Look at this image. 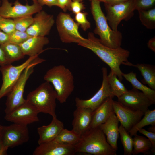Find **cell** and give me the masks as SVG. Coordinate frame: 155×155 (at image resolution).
<instances>
[{
	"mask_svg": "<svg viewBox=\"0 0 155 155\" xmlns=\"http://www.w3.org/2000/svg\"><path fill=\"white\" fill-rule=\"evenodd\" d=\"M117 78V75L111 71L107 75L111 92L114 96H116L118 98L125 93L128 90Z\"/></svg>",
	"mask_w": 155,
	"mask_h": 155,
	"instance_id": "f1b7e54d",
	"label": "cell"
},
{
	"mask_svg": "<svg viewBox=\"0 0 155 155\" xmlns=\"http://www.w3.org/2000/svg\"><path fill=\"white\" fill-rule=\"evenodd\" d=\"M104 5L108 24L115 31L118 30V27L121 21L130 19L135 10L134 0L112 5L104 3Z\"/></svg>",
	"mask_w": 155,
	"mask_h": 155,
	"instance_id": "ba28073f",
	"label": "cell"
},
{
	"mask_svg": "<svg viewBox=\"0 0 155 155\" xmlns=\"http://www.w3.org/2000/svg\"><path fill=\"white\" fill-rule=\"evenodd\" d=\"M119 133L123 146L124 155H131L133 149V138L121 125L119 127Z\"/></svg>",
	"mask_w": 155,
	"mask_h": 155,
	"instance_id": "4dcf8cb0",
	"label": "cell"
},
{
	"mask_svg": "<svg viewBox=\"0 0 155 155\" xmlns=\"http://www.w3.org/2000/svg\"><path fill=\"white\" fill-rule=\"evenodd\" d=\"M138 131L148 138L152 145L151 152L152 153H154L155 152V133L147 131L143 128L140 129Z\"/></svg>",
	"mask_w": 155,
	"mask_h": 155,
	"instance_id": "74e56055",
	"label": "cell"
},
{
	"mask_svg": "<svg viewBox=\"0 0 155 155\" xmlns=\"http://www.w3.org/2000/svg\"><path fill=\"white\" fill-rule=\"evenodd\" d=\"M149 131L155 133V125H152L148 129Z\"/></svg>",
	"mask_w": 155,
	"mask_h": 155,
	"instance_id": "bcb514c9",
	"label": "cell"
},
{
	"mask_svg": "<svg viewBox=\"0 0 155 155\" xmlns=\"http://www.w3.org/2000/svg\"><path fill=\"white\" fill-rule=\"evenodd\" d=\"M45 61L38 57L36 58L24 70L19 78L7 95L4 110L5 114L9 113L20 106L26 100L23 94L26 82L33 73L34 68L36 65Z\"/></svg>",
	"mask_w": 155,
	"mask_h": 155,
	"instance_id": "8992f818",
	"label": "cell"
},
{
	"mask_svg": "<svg viewBox=\"0 0 155 155\" xmlns=\"http://www.w3.org/2000/svg\"></svg>",
	"mask_w": 155,
	"mask_h": 155,
	"instance_id": "681fc988",
	"label": "cell"
},
{
	"mask_svg": "<svg viewBox=\"0 0 155 155\" xmlns=\"http://www.w3.org/2000/svg\"><path fill=\"white\" fill-rule=\"evenodd\" d=\"M33 2L37 3L42 7L46 5L49 7L56 6L58 7L57 0H32Z\"/></svg>",
	"mask_w": 155,
	"mask_h": 155,
	"instance_id": "f35d334b",
	"label": "cell"
},
{
	"mask_svg": "<svg viewBox=\"0 0 155 155\" xmlns=\"http://www.w3.org/2000/svg\"><path fill=\"white\" fill-rule=\"evenodd\" d=\"M84 0H72L70 5V10L75 14L82 12L85 9Z\"/></svg>",
	"mask_w": 155,
	"mask_h": 155,
	"instance_id": "8d00e7d4",
	"label": "cell"
},
{
	"mask_svg": "<svg viewBox=\"0 0 155 155\" xmlns=\"http://www.w3.org/2000/svg\"><path fill=\"white\" fill-rule=\"evenodd\" d=\"M139 18L142 25L147 29L155 28V8L153 7L148 10H137Z\"/></svg>",
	"mask_w": 155,
	"mask_h": 155,
	"instance_id": "f546056e",
	"label": "cell"
},
{
	"mask_svg": "<svg viewBox=\"0 0 155 155\" xmlns=\"http://www.w3.org/2000/svg\"><path fill=\"white\" fill-rule=\"evenodd\" d=\"M76 153L75 146L61 144L54 140L44 143L37 147L33 155H73Z\"/></svg>",
	"mask_w": 155,
	"mask_h": 155,
	"instance_id": "e0dca14e",
	"label": "cell"
},
{
	"mask_svg": "<svg viewBox=\"0 0 155 155\" xmlns=\"http://www.w3.org/2000/svg\"><path fill=\"white\" fill-rule=\"evenodd\" d=\"M76 107L73 113L72 130L81 136L90 128L93 111L88 108Z\"/></svg>",
	"mask_w": 155,
	"mask_h": 155,
	"instance_id": "ac0fdd59",
	"label": "cell"
},
{
	"mask_svg": "<svg viewBox=\"0 0 155 155\" xmlns=\"http://www.w3.org/2000/svg\"><path fill=\"white\" fill-rule=\"evenodd\" d=\"M8 35L9 42L19 45L31 36L26 32H22L16 30Z\"/></svg>",
	"mask_w": 155,
	"mask_h": 155,
	"instance_id": "d6a6232c",
	"label": "cell"
},
{
	"mask_svg": "<svg viewBox=\"0 0 155 155\" xmlns=\"http://www.w3.org/2000/svg\"><path fill=\"white\" fill-rule=\"evenodd\" d=\"M39 55L29 57L25 61L19 65L14 66L11 64L1 66L0 71L2 75V83L0 88V100L7 95L24 70L38 57Z\"/></svg>",
	"mask_w": 155,
	"mask_h": 155,
	"instance_id": "9c48e42d",
	"label": "cell"
},
{
	"mask_svg": "<svg viewBox=\"0 0 155 155\" xmlns=\"http://www.w3.org/2000/svg\"><path fill=\"white\" fill-rule=\"evenodd\" d=\"M42 10V7L37 3L32 5L27 3L22 4L16 0L13 5L8 0H2L0 6V15L7 18L14 19L28 16L32 15Z\"/></svg>",
	"mask_w": 155,
	"mask_h": 155,
	"instance_id": "30bf717a",
	"label": "cell"
},
{
	"mask_svg": "<svg viewBox=\"0 0 155 155\" xmlns=\"http://www.w3.org/2000/svg\"><path fill=\"white\" fill-rule=\"evenodd\" d=\"M75 149L76 153L94 155H117V151L108 143L106 136L99 127L90 128L82 135Z\"/></svg>",
	"mask_w": 155,
	"mask_h": 155,
	"instance_id": "277c9868",
	"label": "cell"
},
{
	"mask_svg": "<svg viewBox=\"0 0 155 155\" xmlns=\"http://www.w3.org/2000/svg\"><path fill=\"white\" fill-rule=\"evenodd\" d=\"M64 128L63 123L56 117H53L51 123L47 125L38 128L39 135L38 145L54 140L61 131Z\"/></svg>",
	"mask_w": 155,
	"mask_h": 155,
	"instance_id": "d6986e66",
	"label": "cell"
},
{
	"mask_svg": "<svg viewBox=\"0 0 155 155\" xmlns=\"http://www.w3.org/2000/svg\"><path fill=\"white\" fill-rule=\"evenodd\" d=\"M119 121L114 112L107 120L99 127L106 137V140L114 150H117V141L119 136Z\"/></svg>",
	"mask_w": 155,
	"mask_h": 155,
	"instance_id": "ffe728a7",
	"label": "cell"
},
{
	"mask_svg": "<svg viewBox=\"0 0 155 155\" xmlns=\"http://www.w3.org/2000/svg\"><path fill=\"white\" fill-rule=\"evenodd\" d=\"M113 98H108L93 111L89 129L99 127L104 123L114 112L113 106Z\"/></svg>",
	"mask_w": 155,
	"mask_h": 155,
	"instance_id": "44dd1931",
	"label": "cell"
},
{
	"mask_svg": "<svg viewBox=\"0 0 155 155\" xmlns=\"http://www.w3.org/2000/svg\"><path fill=\"white\" fill-rule=\"evenodd\" d=\"M72 0H57L58 7L65 12L67 10H70V5Z\"/></svg>",
	"mask_w": 155,
	"mask_h": 155,
	"instance_id": "ab89813d",
	"label": "cell"
},
{
	"mask_svg": "<svg viewBox=\"0 0 155 155\" xmlns=\"http://www.w3.org/2000/svg\"><path fill=\"white\" fill-rule=\"evenodd\" d=\"M123 77L131 84L133 88L142 91L153 103H155V90L148 87L139 81L136 74L133 71L123 74Z\"/></svg>",
	"mask_w": 155,
	"mask_h": 155,
	"instance_id": "cb8c5ba5",
	"label": "cell"
},
{
	"mask_svg": "<svg viewBox=\"0 0 155 155\" xmlns=\"http://www.w3.org/2000/svg\"><path fill=\"white\" fill-rule=\"evenodd\" d=\"M118 101L124 106L144 113L153 103L142 92L133 88L118 98Z\"/></svg>",
	"mask_w": 155,
	"mask_h": 155,
	"instance_id": "5bb4252c",
	"label": "cell"
},
{
	"mask_svg": "<svg viewBox=\"0 0 155 155\" xmlns=\"http://www.w3.org/2000/svg\"><path fill=\"white\" fill-rule=\"evenodd\" d=\"M13 19L15 30L22 32H26L33 22V17L32 15L28 16Z\"/></svg>",
	"mask_w": 155,
	"mask_h": 155,
	"instance_id": "1f68e13d",
	"label": "cell"
},
{
	"mask_svg": "<svg viewBox=\"0 0 155 155\" xmlns=\"http://www.w3.org/2000/svg\"><path fill=\"white\" fill-rule=\"evenodd\" d=\"M3 145L12 148L27 142L29 138L27 126L13 123L8 126L1 125Z\"/></svg>",
	"mask_w": 155,
	"mask_h": 155,
	"instance_id": "8fae6325",
	"label": "cell"
},
{
	"mask_svg": "<svg viewBox=\"0 0 155 155\" xmlns=\"http://www.w3.org/2000/svg\"><path fill=\"white\" fill-rule=\"evenodd\" d=\"M89 0L91 13L96 25L94 34L99 36L100 42L106 46L114 49L121 47L123 38L122 33L111 28L102 9L100 2L98 0Z\"/></svg>",
	"mask_w": 155,
	"mask_h": 155,
	"instance_id": "7a4b0ae2",
	"label": "cell"
},
{
	"mask_svg": "<svg viewBox=\"0 0 155 155\" xmlns=\"http://www.w3.org/2000/svg\"><path fill=\"white\" fill-rule=\"evenodd\" d=\"M45 81L52 84L57 94V100L61 103L65 102L74 89L72 72L63 65L55 66L49 69L44 75Z\"/></svg>",
	"mask_w": 155,
	"mask_h": 155,
	"instance_id": "3957f363",
	"label": "cell"
},
{
	"mask_svg": "<svg viewBox=\"0 0 155 155\" xmlns=\"http://www.w3.org/2000/svg\"><path fill=\"white\" fill-rule=\"evenodd\" d=\"M15 30L13 20L0 15V30L9 34Z\"/></svg>",
	"mask_w": 155,
	"mask_h": 155,
	"instance_id": "836d02e7",
	"label": "cell"
},
{
	"mask_svg": "<svg viewBox=\"0 0 155 155\" xmlns=\"http://www.w3.org/2000/svg\"><path fill=\"white\" fill-rule=\"evenodd\" d=\"M9 64L24 57L19 45L8 42L0 45Z\"/></svg>",
	"mask_w": 155,
	"mask_h": 155,
	"instance_id": "d4e9b609",
	"label": "cell"
},
{
	"mask_svg": "<svg viewBox=\"0 0 155 155\" xmlns=\"http://www.w3.org/2000/svg\"><path fill=\"white\" fill-rule=\"evenodd\" d=\"M55 23L53 16L42 10L33 17V22L26 32L32 36H45L49 34Z\"/></svg>",
	"mask_w": 155,
	"mask_h": 155,
	"instance_id": "9a60e30c",
	"label": "cell"
},
{
	"mask_svg": "<svg viewBox=\"0 0 155 155\" xmlns=\"http://www.w3.org/2000/svg\"><path fill=\"white\" fill-rule=\"evenodd\" d=\"M148 47L150 50L155 52V36L150 39L147 43Z\"/></svg>",
	"mask_w": 155,
	"mask_h": 155,
	"instance_id": "ee69618b",
	"label": "cell"
},
{
	"mask_svg": "<svg viewBox=\"0 0 155 155\" xmlns=\"http://www.w3.org/2000/svg\"><path fill=\"white\" fill-rule=\"evenodd\" d=\"M75 15V22L84 31H86L90 28L91 24L87 19L88 14L87 12L82 11Z\"/></svg>",
	"mask_w": 155,
	"mask_h": 155,
	"instance_id": "e575fe53",
	"label": "cell"
},
{
	"mask_svg": "<svg viewBox=\"0 0 155 155\" xmlns=\"http://www.w3.org/2000/svg\"><path fill=\"white\" fill-rule=\"evenodd\" d=\"M78 44L90 50L96 54L109 66L111 71L117 75L121 81L123 80V73L120 69V65L123 64L131 66L132 63L128 60L130 54L128 50L121 46L114 49L106 46L92 32H89L88 38Z\"/></svg>",
	"mask_w": 155,
	"mask_h": 155,
	"instance_id": "6da1fadb",
	"label": "cell"
},
{
	"mask_svg": "<svg viewBox=\"0 0 155 155\" xmlns=\"http://www.w3.org/2000/svg\"><path fill=\"white\" fill-rule=\"evenodd\" d=\"M81 137L72 130L64 128L54 140L63 145L75 146L79 142Z\"/></svg>",
	"mask_w": 155,
	"mask_h": 155,
	"instance_id": "4316f807",
	"label": "cell"
},
{
	"mask_svg": "<svg viewBox=\"0 0 155 155\" xmlns=\"http://www.w3.org/2000/svg\"><path fill=\"white\" fill-rule=\"evenodd\" d=\"M38 112L26 99L25 102L10 113L5 114L4 118L8 122L27 126L39 121Z\"/></svg>",
	"mask_w": 155,
	"mask_h": 155,
	"instance_id": "4fadbf2b",
	"label": "cell"
},
{
	"mask_svg": "<svg viewBox=\"0 0 155 155\" xmlns=\"http://www.w3.org/2000/svg\"><path fill=\"white\" fill-rule=\"evenodd\" d=\"M100 2L112 5L125 2L131 0H98Z\"/></svg>",
	"mask_w": 155,
	"mask_h": 155,
	"instance_id": "7bdbcfd3",
	"label": "cell"
},
{
	"mask_svg": "<svg viewBox=\"0 0 155 155\" xmlns=\"http://www.w3.org/2000/svg\"><path fill=\"white\" fill-rule=\"evenodd\" d=\"M56 24L61 41L65 43H74L78 44L85 38L80 34L79 25L70 15L65 12H60L57 15Z\"/></svg>",
	"mask_w": 155,
	"mask_h": 155,
	"instance_id": "52a82bcc",
	"label": "cell"
},
{
	"mask_svg": "<svg viewBox=\"0 0 155 155\" xmlns=\"http://www.w3.org/2000/svg\"><path fill=\"white\" fill-rule=\"evenodd\" d=\"M102 71V81L100 88L92 97L88 99L83 100L76 97L75 101L76 107L88 108L94 111L108 98L114 97L108 80L107 69L103 67Z\"/></svg>",
	"mask_w": 155,
	"mask_h": 155,
	"instance_id": "7c38bea8",
	"label": "cell"
},
{
	"mask_svg": "<svg viewBox=\"0 0 155 155\" xmlns=\"http://www.w3.org/2000/svg\"><path fill=\"white\" fill-rule=\"evenodd\" d=\"M3 145L1 135V125H0V147Z\"/></svg>",
	"mask_w": 155,
	"mask_h": 155,
	"instance_id": "7dc6e473",
	"label": "cell"
},
{
	"mask_svg": "<svg viewBox=\"0 0 155 155\" xmlns=\"http://www.w3.org/2000/svg\"><path fill=\"white\" fill-rule=\"evenodd\" d=\"M49 43L46 36H31L19 45L24 54L30 57L40 54L44 51V46Z\"/></svg>",
	"mask_w": 155,
	"mask_h": 155,
	"instance_id": "7402d4cb",
	"label": "cell"
},
{
	"mask_svg": "<svg viewBox=\"0 0 155 155\" xmlns=\"http://www.w3.org/2000/svg\"><path fill=\"white\" fill-rule=\"evenodd\" d=\"M135 10H146L153 7L155 0H134Z\"/></svg>",
	"mask_w": 155,
	"mask_h": 155,
	"instance_id": "d590c367",
	"label": "cell"
},
{
	"mask_svg": "<svg viewBox=\"0 0 155 155\" xmlns=\"http://www.w3.org/2000/svg\"><path fill=\"white\" fill-rule=\"evenodd\" d=\"M9 65L3 51L0 45V66Z\"/></svg>",
	"mask_w": 155,
	"mask_h": 155,
	"instance_id": "60d3db41",
	"label": "cell"
},
{
	"mask_svg": "<svg viewBox=\"0 0 155 155\" xmlns=\"http://www.w3.org/2000/svg\"><path fill=\"white\" fill-rule=\"evenodd\" d=\"M134 136L133 138V155H137L139 153L148 154L152 153L151 151L152 145L148 139L137 134Z\"/></svg>",
	"mask_w": 155,
	"mask_h": 155,
	"instance_id": "484cf974",
	"label": "cell"
},
{
	"mask_svg": "<svg viewBox=\"0 0 155 155\" xmlns=\"http://www.w3.org/2000/svg\"><path fill=\"white\" fill-rule=\"evenodd\" d=\"M27 101L33 105L39 113H42L56 117L57 94L53 86L45 81L27 95Z\"/></svg>",
	"mask_w": 155,
	"mask_h": 155,
	"instance_id": "5b68a950",
	"label": "cell"
},
{
	"mask_svg": "<svg viewBox=\"0 0 155 155\" xmlns=\"http://www.w3.org/2000/svg\"><path fill=\"white\" fill-rule=\"evenodd\" d=\"M131 66L136 67L140 71L143 79L141 80L144 84H147L151 89L155 90V67L149 64H132Z\"/></svg>",
	"mask_w": 155,
	"mask_h": 155,
	"instance_id": "603a6c76",
	"label": "cell"
},
{
	"mask_svg": "<svg viewBox=\"0 0 155 155\" xmlns=\"http://www.w3.org/2000/svg\"><path fill=\"white\" fill-rule=\"evenodd\" d=\"M114 112L121 125L129 131L141 119L144 113L127 107L117 101L113 100Z\"/></svg>",
	"mask_w": 155,
	"mask_h": 155,
	"instance_id": "2e32d148",
	"label": "cell"
},
{
	"mask_svg": "<svg viewBox=\"0 0 155 155\" xmlns=\"http://www.w3.org/2000/svg\"><path fill=\"white\" fill-rule=\"evenodd\" d=\"M9 42L8 35L0 30V45Z\"/></svg>",
	"mask_w": 155,
	"mask_h": 155,
	"instance_id": "b9f144b4",
	"label": "cell"
},
{
	"mask_svg": "<svg viewBox=\"0 0 155 155\" xmlns=\"http://www.w3.org/2000/svg\"><path fill=\"white\" fill-rule=\"evenodd\" d=\"M8 148L3 145L0 147V155H7V150Z\"/></svg>",
	"mask_w": 155,
	"mask_h": 155,
	"instance_id": "f6af8a7d",
	"label": "cell"
},
{
	"mask_svg": "<svg viewBox=\"0 0 155 155\" xmlns=\"http://www.w3.org/2000/svg\"><path fill=\"white\" fill-rule=\"evenodd\" d=\"M142 119L134 125L129 131L130 135L132 137L137 134L138 131L144 127L151 125H155V110L148 109L144 114Z\"/></svg>",
	"mask_w": 155,
	"mask_h": 155,
	"instance_id": "83f0119b",
	"label": "cell"
},
{
	"mask_svg": "<svg viewBox=\"0 0 155 155\" xmlns=\"http://www.w3.org/2000/svg\"><path fill=\"white\" fill-rule=\"evenodd\" d=\"M1 0H0V6L1 5Z\"/></svg>",
	"mask_w": 155,
	"mask_h": 155,
	"instance_id": "c3c4849f",
	"label": "cell"
}]
</instances>
